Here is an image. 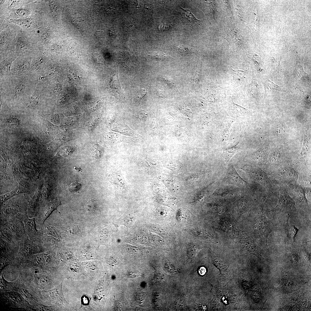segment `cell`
<instances>
[{
    "label": "cell",
    "instance_id": "obj_1",
    "mask_svg": "<svg viewBox=\"0 0 311 311\" xmlns=\"http://www.w3.org/2000/svg\"><path fill=\"white\" fill-rule=\"evenodd\" d=\"M269 174L278 183L297 184L298 174L291 164L284 166Z\"/></svg>",
    "mask_w": 311,
    "mask_h": 311
},
{
    "label": "cell",
    "instance_id": "obj_2",
    "mask_svg": "<svg viewBox=\"0 0 311 311\" xmlns=\"http://www.w3.org/2000/svg\"><path fill=\"white\" fill-rule=\"evenodd\" d=\"M241 169L253 179L264 186L268 191L273 192V189L271 177L269 174L261 168L253 164L245 165Z\"/></svg>",
    "mask_w": 311,
    "mask_h": 311
},
{
    "label": "cell",
    "instance_id": "obj_3",
    "mask_svg": "<svg viewBox=\"0 0 311 311\" xmlns=\"http://www.w3.org/2000/svg\"><path fill=\"white\" fill-rule=\"evenodd\" d=\"M280 186V196L276 206L269 212L290 213L295 209V202L289 196L284 185L278 183Z\"/></svg>",
    "mask_w": 311,
    "mask_h": 311
},
{
    "label": "cell",
    "instance_id": "obj_4",
    "mask_svg": "<svg viewBox=\"0 0 311 311\" xmlns=\"http://www.w3.org/2000/svg\"><path fill=\"white\" fill-rule=\"evenodd\" d=\"M223 181L225 184L235 185L243 189H248L250 187L249 184L237 172L233 163L229 164Z\"/></svg>",
    "mask_w": 311,
    "mask_h": 311
},
{
    "label": "cell",
    "instance_id": "obj_5",
    "mask_svg": "<svg viewBox=\"0 0 311 311\" xmlns=\"http://www.w3.org/2000/svg\"><path fill=\"white\" fill-rule=\"evenodd\" d=\"M269 152L268 147L263 146L247 158L253 165L263 168L267 162Z\"/></svg>",
    "mask_w": 311,
    "mask_h": 311
},
{
    "label": "cell",
    "instance_id": "obj_6",
    "mask_svg": "<svg viewBox=\"0 0 311 311\" xmlns=\"http://www.w3.org/2000/svg\"><path fill=\"white\" fill-rule=\"evenodd\" d=\"M240 134L238 143L234 146L225 148L223 150V156L225 161L226 162H228L236 153L244 149V145L242 140L240 127Z\"/></svg>",
    "mask_w": 311,
    "mask_h": 311
},
{
    "label": "cell",
    "instance_id": "obj_7",
    "mask_svg": "<svg viewBox=\"0 0 311 311\" xmlns=\"http://www.w3.org/2000/svg\"><path fill=\"white\" fill-rule=\"evenodd\" d=\"M257 228L260 236L266 242L272 229L270 223L267 221L264 214L261 215L258 221Z\"/></svg>",
    "mask_w": 311,
    "mask_h": 311
},
{
    "label": "cell",
    "instance_id": "obj_8",
    "mask_svg": "<svg viewBox=\"0 0 311 311\" xmlns=\"http://www.w3.org/2000/svg\"><path fill=\"white\" fill-rule=\"evenodd\" d=\"M227 107L229 113L233 117L252 115L249 110L235 104L233 101L229 102Z\"/></svg>",
    "mask_w": 311,
    "mask_h": 311
},
{
    "label": "cell",
    "instance_id": "obj_9",
    "mask_svg": "<svg viewBox=\"0 0 311 311\" xmlns=\"http://www.w3.org/2000/svg\"><path fill=\"white\" fill-rule=\"evenodd\" d=\"M178 13L181 19L186 23L193 26L200 24L201 21L197 19L189 9H184L180 7Z\"/></svg>",
    "mask_w": 311,
    "mask_h": 311
},
{
    "label": "cell",
    "instance_id": "obj_10",
    "mask_svg": "<svg viewBox=\"0 0 311 311\" xmlns=\"http://www.w3.org/2000/svg\"><path fill=\"white\" fill-rule=\"evenodd\" d=\"M201 8L205 15L208 17V18L211 21H216L215 15V12L217 11L215 3L205 1L202 3Z\"/></svg>",
    "mask_w": 311,
    "mask_h": 311
},
{
    "label": "cell",
    "instance_id": "obj_11",
    "mask_svg": "<svg viewBox=\"0 0 311 311\" xmlns=\"http://www.w3.org/2000/svg\"><path fill=\"white\" fill-rule=\"evenodd\" d=\"M114 129L115 131L124 135L136 138L141 137L126 124L119 125Z\"/></svg>",
    "mask_w": 311,
    "mask_h": 311
},
{
    "label": "cell",
    "instance_id": "obj_12",
    "mask_svg": "<svg viewBox=\"0 0 311 311\" xmlns=\"http://www.w3.org/2000/svg\"><path fill=\"white\" fill-rule=\"evenodd\" d=\"M111 139L116 143L124 142L128 143H134L136 142V139L135 138L131 136H125L121 134L113 132L110 133Z\"/></svg>",
    "mask_w": 311,
    "mask_h": 311
},
{
    "label": "cell",
    "instance_id": "obj_13",
    "mask_svg": "<svg viewBox=\"0 0 311 311\" xmlns=\"http://www.w3.org/2000/svg\"><path fill=\"white\" fill-rule=\"evenodd\" d=\"M296 58V64L295 69V76L296 79L303 78V77L305 78L307 76V74L304 71L303 68V59L300 58L299 56L296 54L295 55Z\"/></svg>",
    "mask_w": 311,
    "mask_h": 311
},
{
    "label": "cell",
    "instance_id": "obj_14",
    "mask_svg": "<svg viewBox=\"0 0 311 311\" xmlns=\"http://www.w3.org/2000/svg\"><path fill=\"white\" fill-rule=\"evenodd\" d=\"M60 202L56 201L55 202L50 203L46 207V208L41 214L38 217L39 221L40 223H42L45 219L50 215L52 211L59 204Z\"/></svg>",
    "mask_w": 311,
    "mask_h": 311
},
{
    "label": "cell",
    "instance_id": "obj_15",
    "mask_svg": "<svg viewBox=\"0 0 311 311\" xmlns=\"http://www.w3.org/2000/svg\"><path fill=\"white\" fill-rule=\"evenodd\" d=\"M173 47L179 53L182 55H189L196 52L192 48L183 45L175 43Z\"/></svg>",
    "mask_w": 311,
    "mask_h": 311
},
{
    "label": "cell",
    "instance_id": "obj_16",
    "mask_svg": "<svg viewBox=\"0 0 311 311\" xmlns=\"http://www.w3.org/2000/svg\"><path fill=\"white\" fill-rule=\"evenodd\" d=\"M213 263L214 266L219 270L221 274L223 275L226 273L228 266L220 259L217 258L214 259L213 261Z\"/></svg>",
    "mask_w": 311,
    "mask_h": 311
},
{
    "label": "cell",
    "instance_id": "obj_17",
    "mask_svg": "<svg viewBox=\"0 0 311 311\" xmlns=\"http://www.w3.org/2000/svg\"><path fill=\"white\" fill-rule=\"evenodd\" d=\"M112 88L117 92L120 93L122 90L119 79L117 71H116L113 75L110 82Z\"/></svg>",
    "mask_w": 311,
    "mask_h": 311
},
{
    "label": "cell",
    "instance_id": "obj_18",
    "mask_svg": "<svg viewBox=\"0 0 311 311\" xmlns=\"http://www.w3.org/2000/svg\"><path fill=\"white\" fill-rule=\"evenodd\" d=\"M285 232L287 236L292 241H295L299 230L295 226L289 225L287 223L285 227Z\"/></svg>",
    "mask_w": 311,
    "mask_h": 311
},
{
    "label": "cell",
    "instance_id": "obj_19",
    "mask_svg": "<svg viewBox=\"0 0 311 311\" xmlns=\"http://www.w3.org/2000/svg\"><path fill=\"white\" fill-rule=\"evenodd\" d=\"M217 195L226 197L233 196L236 193V191L231 188H221L217 190Z\"/></svg>",
    "mask_w": 311,
    "mask_h": 311
},
{
    "label": "cell",
    "instance_id": "obj_20",
    "mask_svg": "<svg viewBox=\"0 0 311 311\" xmlns=\"http://www.w3.org/2000/svg\"><path fill=\"white\" fill-rule=\"evenodd\" d=\"M11 20L13 23L25 28H29L32 24L31 20L27 18L12 19Z\"/></svg>",
    "mask_w": 311,
    "mask_h": 311
},
{
    "label": "cell",
    "instance_id": "obj_21",
    "mask_svg": "<svg viewBox=\"0 0 311 311\" xmlns=\"http://www.w3.org/2000/svg\"><path fill=\"white\" fill-rule=\"evenodd\" d=\"M148 56L151 58L160 60H166L171 58H173L169 55L162 52L153 53L149 55Z\"/></svg>",
    "mask_w": 311,
    "mask_h": 311
},
{
    "label": "cell",
    "instance_id": "obj_22",
    "mask_svg": "<svg viewBox=\"0 0 311 311\" xmlns=\"http://www.w3.org/2000/svg\"><path fill=\"white\" fill-rule=\"evenodd\" d=\"M266 87H268V88H270L271 90H274L279 91H281L285 92V91L280 86L274 84L269 79H267L265 83Z\"/></svg>",
    "mask_w": 311,
    "mask_h": 311
},
{
    "label": "cell",
    "instance_id": "obj_23",
    "mask_svg": "<svg viewBox=\"0 0 311 311\" xmlns=\"http://www.w3.org/2000/svg\"><path fill=\"white\" fill-rule=\"evenodd\" d=\"M25 86L24 84H21L16 86L13 93L15 97H18L24 91Z\"/></svg>",
    "mask_w": 311,
    "mask_h": 311
},
{
    "label": "cell",
    "instance_id": "obj_24",
    "mask_svg": "<svg viewBox=\"0 0 311 311\" xmlns=\"http://www.w3.org/2000/svg\"><path fill=\"white\" fill-rule=\"evenodd\" d=\"M249 206L250 204L249 201L246 199H243L239 202L238 207L241 211L245 212L248 210Z\"/></svg>",
    "mask_w": 311,
    "mask_h": 311
},
{
    "label": "cell",
    "instance_id": "obj_25",
    "mask_svg": "<svg viewBox=\"0 0 311 311\" xmlns=\"http://www.w3.org/2000/svg\"><path fill=\"white\" fill-rule=\"evenodd\" d=\"M232 73L234 79L236 81H240L241 79L244 78L245 75V71L240 70L234 71L233 70Z\"/></svg>",
    "mask_w": 311,
    "mask_h": 311
},
{
    "label": "cell",
    "instance_id": "obj_26",
    "mask_svg": "<svg viewBox=\"0 0 311 311\" xmlns=\"http://www.w3.org/2000/svg\"><path fill=\"white\" fill-rule=\"evenodd\" d=\"M198 247L194 244H191L189 246L187 253L189 256L191 257L195 256L198 251Z\"/></svg>",
    "mask_w": 311,
    "mask_h": 311
},
{
    "label": "cell",
    "instance_id": "obj_27",
    "mask_svg": "<svg viewBox=\"0 0 311 311\" xmlns=\"http://www.w3.org/2000/svg\"><path fill=\"white\" fill-rule=\"evenodd\" d=\"M81 184L78 182H74L71 184L69 186V190L72 192H77L81 187Z\"/></svg>",
    "mask_w": 311,
    "mask_h": 311
},
{
    "label": "cell",
    "instance_id": "obj_28",
    "mask_svg": "<svg viewBox=\"0 0 311 311\" xmlns=\"http://www.w3.org/2000/svg\"><path fill=\"white\" fill-rule=\"evenodd\" d=\"M43 59L40 58H34L32 61V66L35 69H38L39 68L43 63Z\"/></svg>",
    "mask_w": 311,
    "mask_h": 311
},
{
    "label": "cell",
    "instance_id": "obj_29",
    "mask_svg": "<svg viewBox=\"0 0 311 311\" xmlns=\"http://www.w3.org/2000/svg\"><path fill=\"white\" fill-rule=\"evenodd\" d=\"M20 192V190L17 189L12 191L9 193L3 195L1 196V202H3L6 199L9 198L17 194Z\"/></svg>",
    "mask_w": 311,
    "mask_h": 311
},
{
    "label": "cell",
    "instance_id": "obj_30",
    "mask_svg": "<svg viewBox=\"0 0 311 311\" xmlns=\"http://www.w3.org/2000/svg\"><path fill=\"white\" fill-rule=\"evenodd\" d=\"M93 153L95 158L96 159L98 160L100 158L101 155V148L96 146L95 147H93Z\"/></svg>",
    "mask_w": 311,
    "mask_h": 311
},
{
    "label": "cell",
    "instance_id": "obj_31",
    "mask_svg": "<svg viewBox=\"0 0 311 311\" xmlns=\"http://www.w3.org/2000/svg\"><path fill=\"white\" fill-rule=\"evenodd\" d=\"M119 261L117 257L115 256L111 257L107 260L108 263L112 266L117 265L119 263Z\"/></svg>",
    "mask_w": 311,
    "mask_h": 311
},
{
    "label": "cell",
    "instance_id": "obj_32",
    "mask_svg": "<svg viewBox=\"0 0 311 311\" xmlns=\"http://www.w3.org/2000/svg\"><path fill=\"white\" fill-rule=\"evenodd\" d=\"M17 47L19 49H24L26 47V43L22 39H19L17 41Z\"/></svg>",
    "mask_w": 311,
    "mask_h": 311
},
{
    "label": "cell",
    "instance_id": "obj_33",
    "mask_svg": "<svg viewBox=\"0 0 311 311\" xmlns=\"http://www.w3.org/2000/svg\"><path fill=\"white\" fill-rule=\"evenodd\" d=\"M16 12L19 16L23 17L26 16L29 14V11L25 9L19 8L17 10Z\"/></svg>",
    "mask_w": 311,
    "mask_h": 311
},
{
    "label": "cell",
    "instance_id": "obj_34",
    "mask_svg": "<svg viewBox=\"0 0 311 311\" xmlns=\"http://www.w3.org/2000/svg\"><path fill=\"white\" fill-rule=\"evenodd\" d=\"M165 268L166 269L170 272L175 273L177 271L175 267L171 264L168 263L166 264Z\"/></svg>",
    "mask_w": 311,
    "mask_h": 311
},
{
    "label": "cell",
    "instance_id": "obj_35",
    "mask_svg": "<svg viewBox=\"0 0 311 311\" xmlns=\"http://www.w3.org/2000/svg\"><path fill=\"white\" fill-rule=\"evenodd\" d=\"M29 65L28 63L26 62L23 63L19 67V69L20 70L21 72H25L29 68Z\"/></svg>",
    "mask_w": 311,
    "mask_h": 311
},
{
    "label": "cell",
    "instance_id": "obj_36",
    "mask_svg": "<svg viewBox=\"0 0 311 311\" xmlns=\"http://www.w3.org/2000/svg\"><path fill=\"white\" fill-rule=\"evenodd\" d=\"M293 285V282L290 280H287L285 281L284 287L286 289H288L291 288Z\"/></svg>",
    "mask_w": 311,
    "mask_h": 311
},
{
    "label": "cell",
    "instance_id": "obj_37",
    "mask_svg": "<svg viewBox=\"0 0 311 311\" xmlns=\"http://www.w3.org/2000/svg\"><path fill=\"white\" fill-rule=\"evenodd\" d=\"M86 209L89 211H92L94 209V202L92 201H89L86 205Z\"/></svg>",
    "mask_w": 311,
    "mask_h": 311
},
{
    "label": "cell",
    "instance_id": "obj_38",
    "mask_svg": "<svg viewBox=\"0 0 311 311\" xmlns=\"http://www.w3.org/2000/svg\"><path fill=\"white\" fill-rule=\"evenodd\" d=\"M6 35L5 33H1L0 35V45H2L3 44L5 38H6Z\"/></svg>",
    "mask_w": 311,
    "mask_h": 311
},
{
    "label": "cell",
    "instance_id": "obj_39",
    "mask_svg": "<svg viewBox=\"0 0 311 311\" xmlns=\"http://www.w3.org/2000/svg\"><path fill=\"white\" fill-rule=\"evenodd\" d=\"M291 259L292 262L294 263H296L298 261V259L297 256L293 254L291 256Z\"/></svg>",
    "mask_w": 311,
    "mask_h": 311
},
{
    "label": "cell",
    "instance_id": "obj_40",
    "mask_svg": "<svg viewBox=\"0 0 311 311\" xmlns=\"http://www.w3.org/2000/svg\"><path fill=\"white\" fill-rule=\"evenodd\" d=\"M206 272V269L204 267L200 268L199 270V272L201 275H204Z\"/></svg>",
    "mask_w": 311,
    "mask_h": 311
},
{
    "label": "cell",
    "instance_id": "obj_41",
    "mask_svg": "<svg viewBox=\"0 0 311 311\" xmlns=\"http://www.w3.org/2000/svg\"><path fill=\"white\" fill-rule=\"evenodd\" d=\"M293 310H298L299 309V307L298 305H294L293 307Z\"/></svg>",
    "mask_w": 311,
    "mask_h": 311
},
{
    "label": "cell",
    "instance_id": "obj_42",
    "mask_svg": "<svg viewBox=\"0 0 311 311\" xmlns=\"http://www.w3.org/2000/svg\"><path fill=\"white\" fill-rule=\"evenodd\" d=\"M83 302L85 304L88 303V299L86 298H85V297H84L83 298Z\"/></svg>",
    "mask_w": 311,
    "mask_h": 311
},
{
    "label": "cell",
    "instance_id": "obj_43",
    "mask_svg": "<svg viewBox=\"0 0 311 311\" xmlns=\"http://www.w3.org/2000/svg\"><path fill=\"white\" fill-rule=\"evenodd\" d=\"M74 168L75 169L77 170L78 171H80L81 170L80 168H77L76 166H75Z\"/></svg>",
    "mask_w": 311,
    "mask_h": 311
}]
</instances>
